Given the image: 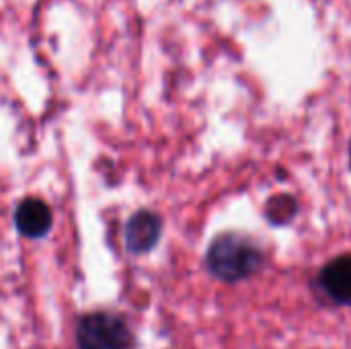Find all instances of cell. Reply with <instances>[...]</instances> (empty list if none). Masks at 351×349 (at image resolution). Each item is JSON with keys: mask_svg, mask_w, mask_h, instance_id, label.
I'll return each mask as SVG.
<instances>
[{"mask_svg": "<svg viewBox=\"0 0 351 349\" xmlns=\"http://www.w3.org/2000/svg\"><path fill=\"white\" fill-rule=\"evenodd\" d=\"M14 224L27 239H41L51 228V210L37 197H27L14 212Z\"/></svg>", "mask_w": 351, "mask_h": 349, "instance_id": "5b68a950", "label": "cell"}, {"mask_svg": "<svg viewBox=\"0 0 351 349\" xmlns=\"http://www.w3.org/2000/svg\"><path fill=\"white\" fill-rule=\"evenodd\" d=\"M265 263V253L247 237L226 232L212 241L206 265L210 274L226 284H237L255 276Z\"/></svg>", "mask_w": 351, "mask_h": 349, "instance_id": "6da1fadb", "label": "cell"}, {"mask_svg": "<svg viewBox=\"0 0 351 349\" xmlns=\"http://www.w3.org/2000/svg\"><path fill=\"white\" fill-rule=\"evenodd\" d=\"M321 292L339 306L351 304V253L331 259L319 274Z\"/></svg>", "mask_w": 351, "mask_h": 349, "instance_id": "3957f363", "label": "cell"}, {"mask_svg": "<svg viewBox=\"0 0 351 349\" xmlns=\"http://www.w3.org/2000/svg\"><path fill=\"white\" fill-rule=\"evenodd\" d=\"M160 234H162V220L150 210H140L128 220L123 237L130 253L144 255L156 247Z\"/></svg>", "mask_w": 351, "mask_h": 349, "instance_id": "277c9868", "label": "cell"}, {"mask_svg": "<svg viewBox=\"0 0 351 349\" xmlns=\"http://www.w3.org/2000/svg\"><path fill=\"white\" fill-rule=\"evenodd\" d=\"M78 349H134V335L128 321L115 313H88L76 327Z\"/></svg>", "mask_w": 351, "mask_h": 349, "instance_id": "7a4b0ae2", "label": "cell"}, {"mask_svg": "<svg viewBox=\"0 0 351 349\" xmlns=\"http://www.w3.org/2000/svg\"><path fill=\"white\" fill-rule=\"evenodd\" d=\"M298 212V204L292 195H276L265 206V216L271 224H286Z\"/></svg>", "mask_w": 351, "mask_h": 349, "instance_id": "8992f818", "label": "cell"}]
</instances>
